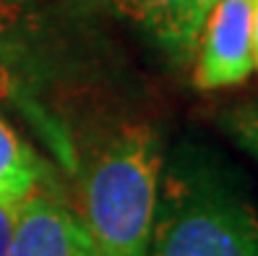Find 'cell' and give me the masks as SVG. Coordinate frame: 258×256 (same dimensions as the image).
Segmentation results:
<instances>
[{
	"label": "cell",
	"instance_id": "cell-1",
	"mask_svg": "<svg viewBox=\"0 0 258 256\" xmlns=\"http://www.w3.org/2000/svg\"><path fill=\"white\" fill-rule=\"evenodd\" d=\"M149 256H258V207L217 168L183 155L162 170Z\"/></svg>",
	"mask_w": 258,
	"mask_h": 256
},
{
	"label": "cell",
	"instance_id": "cell-2",
	"mask_svg": "<svg viewBox=\"0 0 258 256\" xmlns=\"http://www.w3.org/2000/svg\"><path fill=\"white\" fill-rule=\"evenodd\" d=\"M162 170V141L149 126L123 128L89 162L84 225L99 256H149Z\"/></svg>",
	"mask_w": 258,
	"mask_h": 256
},
{
	"label": "cell",
	"instance_id": "cell-3",
	"mask_svg": "<svg viewBox=\"0 0 258 256\" xmlns=\"http://www.w3.org/2000/svg\"><path fill=\"white\" fill-rule=\"evenodd\" d=\"M193 81L204 92L242 84L253 68V0H217L199 37Z\"/></svg>",
	"mask_w": 258,
	"mask_h": 256
},
{
	"label": "cell",
	"instance_id": "cell-4",
	"mask_svg": "<svg viewBox=\"0 0 258 256\" xmlns=\"http://www.w3.org/2000/svg\"><path fill=\"white\" fill-rule=\"evenodd\" d=\"M6 256H99L81 217L42 193H32L16 215Z\"/></svg>",
	"mask_w": 258,
	"mask_h": 256
},
{
	"label": "cell",
	"instance_id": "cell-5",
	"mask_svg": "<svg viewBox=\"0 0 258 256\" xmlns=\"http://www.w3.org/2000/svg\"><path fill=\"white\" fill-rule=\"evenodd\" d=\"M110 3L139 21L172 58L188 60L217 0H110Z\"/></svg>",
	"mask_w": 258,
	"mask_h": 256
},
{
	"label": "cell",
	"instance_id": "cell-6",
	"mask_svg": "<svg viewBox=\"0 0 258 256\" xmlns=\"http://www.w3.org/2000/svg\"><path fill=\"white\" fill-rule=\"evenodd\" d=\"M42 165L0 115V201L21 207L39 188Z\"/></svg>",
	"mask_w": 258,
	"mask_h": 256
},
{
	"label": "cell",
	"instance_id": "cell-7",
	"mask_svg": "<svg viewBox=\"0 0 258 256\" xmlns=\"http://www.w3.org/2000/svg\"><path fill=\"white\" fill-rule=\"evenodd\" d=\"M222 128L258 160V99L230 108L222 115Z\"/></svg>",
	"mask_w": 258,
	"mask_h": 256
},
{
	"label": "cell",
	"instance_id": "cell-8",
	"mask_svg": "<svg viewBox=\"0 0 258 256\" xmlns=\"http://www.w3.org/2000/svg\"><path fill=\"white\" fill-rule=\"evenodd\" d=\"M16 215H19V207L0 201V256H6V251H8L13 228H16Z\"/></svg>",
	"mask_w": 258,
	"mask_h": 256
},
{
	"label": "cell",
	"instance_id": "cell-9",
	"mask_svg": "<svg viewBox=\"0 0 258 256\" xmlns=\"http://www.w3.org/2000/svg\"><path fill=\"white\" fill-rule=\"evenodd\" d=\"M16 13H19V8L13 6V0H0V39H6L11 21L16 19Z\"/></svg>",
	"mask_w": 258,
	"mask_h": 256
},
{
	"label": "cell",
	"instance_id": "cell-10",
	"mask_svg": "<svg viewBox=\"0 0 258 256\" xmlns=\"http://www.w3.org/2000/svg\"><path fill=\"white\" fill-rule=\"evenodd\" d=\"M253 68L258 71V0H253Z\"/></svg>",
	"mask_w": 258,
	"mask_h": 256
}]
</instances>
